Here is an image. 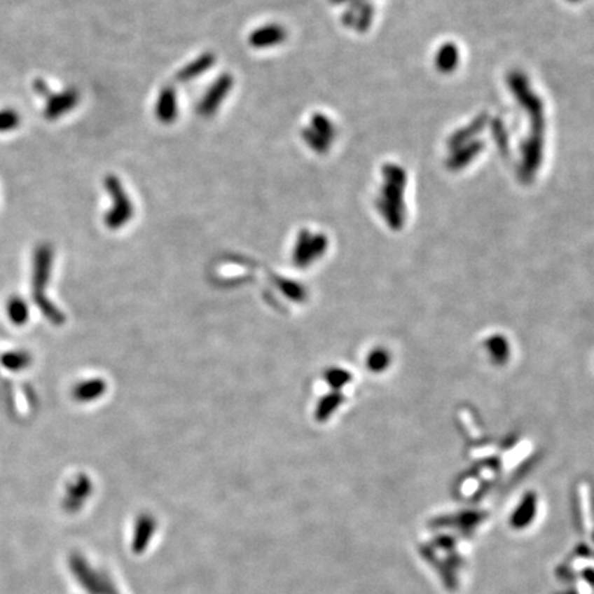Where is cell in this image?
<instances>
[{
	"label": "cell",
	"instance_id": "obj_11",
	"mask_svg": "<svg viewBox=\"0 0 594 594\" xmlns=\"http://www.w3.org/2000/svg\"><path fill=\"white\" fill-rule=\"evenodd\" d=\"M105 391V382L102 380H87L77 384L72 391L77 402H91L99 398Z\"/></svg>",
	"mask_w": 594,
	"mask_h": 594
},
{
	"label": "cell",
	"instance_id": "obj_6",
	"mask_svg": "<svg viewBox=\"0 0 594 594\" xmlns=\"http://www.w3.org/2000/svg\"><path fill=\"white\" fill-rule=\"evenodd\" d=\"M156 117L163 124H172L178 117V95L174 87H164L156 104Z\"/></svg>",
	"mask_w": 594,
	"mask_h": 594
},
{
	"label": "cell",
	"instance_id": "obj_4",
	"mask_svg": "<svg viewBox=\"0 0 594 594\" xmlns=\"http://www.w3.org/2000/svg\"><path fill=\"white\" fill-rule=\"evenodd\" d=\"M80 94L74 88L64 90L58 94H51L47 98V104L44 106V117L47 120H55L61 116L69 113L78 104Z\"/></svg>",
	"mask_w": 594,
	"mask_h": 594
},
{
	"label": "cell",
	"instance_id": "obj_5",
	"mask_svg": "<svg viewBox=\"0 0 594 594\" xmlns=\"http://www.w3.org/2000/svg\"><path fill=\"white\" fill-rule=\"evenodd\" d=\"M286 39V31L278 24H268L255 29L249 35V44L255 48H268L281 44Z\"/></svg>",
	"mask_w": 594,
	"mask_h": 594
},
{
	"label": "cell",
	"instance_id": "obj_12",
	"mask_svg": "<svg viewBox=\"0 0 594 594\" xmlns=\"http://www.w3.org/2000/svg\"><path fill=\"white\" fill-rule=\"evenodd\" d=\"M311 130H314L318 135H321L329 144H332V141L336 138V128H334L333 123L322 113L312 114Z\"/></svg>",
	"mask_w": 594,
	"mask_h": 594
},
{
	"label": "cell",
	"instance_id": "obj_9",
	"mask_svg": "<svg viewBox=\"0 0 594 594\" xmlns=\"http://www.w3.org/2000/svg\"><path fill=\"white\" fill-rule=\"evenodd\" d=\"M6 314L8 321L15 326H24L29 321V305L25 298L20 296L10 297L6 304Z\"/></svg>",
	"mask_w": 594,
	"mask_h": 594
},
{
	"label": "cell",
	"instance_id": "obj_7",
	"mask_svg": "<svg viewBox=\"0 0 594 594\" xmlns=\"http://www.w3.org/2000/svg\"><path fill=\"white\" fill-rule=\"evenodd\" d=\"M371 4L361 1L352 3V6L344 13L343 15V24L350 28H355L357 31H366L371 25Z\"/></svg>",
	"mask_w": 594,
	"mask_h": 594
},
{
	"label": "cell",
	"instance_id": "obj_10",
	"mask_svg": "<svg viewBox=\"0 0 594 594\" xmlns=\"http://www.w3.org/2000/svg\"><path fill=\"white\" fill-rule=\"evenodd\" d=\"M0 365L8 371H22L32 365V355L24 350L7 351L0 357Z\"/></svg>",
	"mask_w": 594,
	"mask_h": 594
},
{
	"label": "cell",
	"instance_id": "obj_13",
	"mask_svg": "<svg viewBox=\"0 0 594 594\" xmlns=\"http://www.w3.org/2000/svg\"><path fill=\"white\" fill-rule=\"evenodd\" d=\"M301 137H303V139H304V142L310 146V148H312L314 151H317V153H321V154H324V153H326L328 150H329V146H331V144L329 142H326L321 135H318L314 130H311V128H303V131H301Z\"/></svg>",
	"mask_w": 594,
	"mask_h": 594
},
{
	"label": "cell",
	"instance_id": "obj_15",
	"mask_svg": "<svg viewBox=\"0 0 594 594\" xmlns=\"http://www.w3.org/2000/svg\"><path fill=\"white\" fill-rule=\"evenodd\" d=\"M88 488H90V481H87L84 476H80L69 487V497H71V499L76 502V501H78L80 497H85L84 494L87 492Z\"/></svg>",
	"mask_w": 594,
	"mask_h": 594
},
{
	"label": "cell",
	"instance_id": "obj_1",
	"mask_svg": "<svg viewBox=\"0 0 594 594\" xmlns=\"http://www.w3.org/2000/svg\"><path fill=\"white\" fill-rule=\"evenodd\" d=\"M53 258V248L48 244H40L36 247L32 261V298L39 311L51 325L61 326L65 322V315L46 293L51 278Z\"/></svg>",
	"mask_w": 594,
	"mask_h": 594
},
{
	"label": "cell",
	"instance_id": "obj_14",
	"mask_svg": "<svg viewBox=\"0 0 594 594\" xmlns=\"http://www.w3.org/2000/svg\"><path fill=\"white\" fill-rule=\"evenodd\" d=\"M20 125V114L14 109L0 111V132L13 131Z\"/></svg>",
	"mask_w": 594,
	"mask_h": 594
},
{
	"label": "cell",
	"instance_id": "obj_17",
	"mask_svg": "<svg viewBox=\"0 0 594 594\" xmlns=\"http://www.w3.org/2000/svg\"><path fill=\"white\" fill-rule=\"evenodd\" d=\"M355 1H361V0H332L334 4H341V3H355Z\"/></svg>",
	"mask_w": 594,
	"mask_h": 594
},
{
	"label": "cell",
	"instance_id": "obj_2",
	"mask_svg": "<svg viewBox=\"0 0 594 594\" xmlns=\"http://www.w3.org/2000/svg\"><path fill=\"white\" fill-rule=\"evenodd\" d=\"M105 188L113 200V207L105 216L109 228H120L134 215V207L117 177L108 175L105 178Z\"/></svg>",
	"mask_w": 594,
	"mask_h": 594
},
{
	"label": "cell",
	"instance_id": "obj_8",
	"mask_svg": "<svg viewBox=\"0 0 594 594\" xmlns=\"http://www.w3.org/2000/svg\"><path fill=\"white\" fill-rule=\"evenodd\" d=\"M215 61H216L215 54L204 53L200 57H197L195 60H193L190 64L184 67L177 74V80L182 81V83L191 81V80L197 78L198 76L205 74L207 71H209L215 65Z\"/></svg>",
	"mask_w": 594,
	"mask_h": 594
},
{
	"label": "cell",
	"instance_id": "obj_3",
	"mask_svg": "<svg viewBox=\"0 0 594 594\" xmlns=\"http://www.w3.org/2000/svg\"><path fill=\"white\" fill-rule=\"evenodd\" d=\"M234 84L233 76L228 74H223L212 83V85L208 88L205 95L202 97L197 111L202 117H211L214 116L219 106L222 105L224 98L231 91Z\"/></svg>",
	"mask_w": 594,
	"mask_h": 594
},
{
	"label": "cell",
	"instance_id": "obj_16",
	"mask_svg": "<svg viewBox=\"0 0 594 594\" xmlns=\"http://www.w3.org/2000/svg\"><path fill=\"white\" fill-rule=\"evenodd\" d=\"M34 88H35V91H36L39 95H41V97H44V98H48V97L51 95L50 87H48V84H47L43 78H36V80H35V83H34Z\"/></svg>",
	"mask_w": 594,
	"mask_h": 594
}]
</instances>
